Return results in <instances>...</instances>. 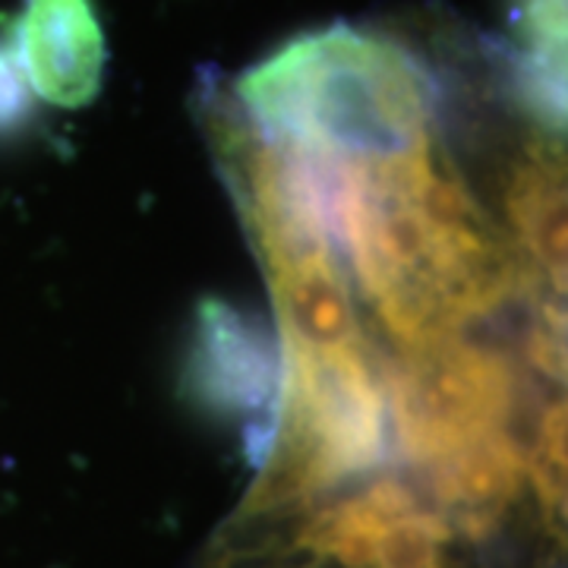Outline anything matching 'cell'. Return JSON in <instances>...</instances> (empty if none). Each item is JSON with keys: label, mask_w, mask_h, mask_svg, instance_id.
Instances as JSON below:
<instances>
[{"label": "cell", "mask_w": 568, "mask_h": 568, "mask_svg": "<svg viewBox=\"0 0 568 568\" xmlns=\"http://www.w3.org/2000/svg\"><path fill=\"white\" fill-rule=\"evenodd\" d=\"M316 162L351 287L392 342L388 351L439 345L508 304L552 297L443 140L392 159Z\"/></svg>", "instance_id": "obj_1"}, {"label": "cell", "mask_w": 568, "mask_h": 568, "mask_svg": "<svg viewBox=\"0 0 568 568\" xmlns=\"http://www.w3.org/2000/svg\"><path fill=\"white\" fill-rule=\"evenodd\" d=\"M227 89L263 133L316 159H392L443 140L429 63L366 26L335 22L284 41Z\"/></svg>", "instance_id": "obj_2"}, {"label": "cell", "mask_w": 568, "mask_h": 568, "mask_svg": "<svg viewBox=\"0 0 568 568\" xmlns=\"http://www.w3.org/2000/svg\"><path fill=\"white\" fill-rule=\"evenodd\" d=\"M203 568H503L398 465L260 515L234 511Z\"/></svg>", "instance_id": "obj_3"}, {"label": "cell", "mask_w": 568, "mask_h": 568, "mask_svg": "<svg viewBox=\"0 0 568 568\" xmlns=\"http://www.w3.org/2000/svg\"><path fill=\"white\" fill-rule=\"evenodd\" d=\"M282 345V342H278ZM379 345H282V388L241 515L294 506L392 465Z\"/></svg>", "instance_id": "obj_4"}, {"label": "cell", "mask_w": 568, "mask_h": 568, "mask_svg": "<svg viewBox=\"0 0 568 568\" xmlns=\"http://www.w3.org/2000/svg\"><path fill=\"white\" fill-rule=\"evenodd\" d=\"M386 392L392 465L420 470L487 433L508 429L528 376L496 345L455 335L417 351H376Z\"/></svg>", "instance_id": "obj_5"}, {"label": "cell", "mask_w": 568, "mask_h": 568, "mask_svg": "<svg viewBox=\"0 0 568 568\" xmlns=\"http://www.w3.org/2000/svg\"><path fill=\"white\" fill-rule=\"evenodd\" d=\"M183 398L219 424L237 426L246 455H263L278 388L282 345L275 325L246 306L205 297L196 306L181 366Z\"/></svg>", "instance_id": "obj_6"}, {"label": "cell", "mask_w": 568, "mask_h": 568, "mask_svg": "<svg viewBox=\"0 0 568 568\" xmlns=\"http://www.w3.org/2000/svg\"><path fill=\"white\" fill-rule=\"evenodd\" d=\"M13 51L44 102L77 111L99 99L108 44L92 0H26Z\"/></svg>", "instance_id": "obj_7"}, {"label": "cell", "mask_w": 568, "mask_h": 568, "mask_svg": "<svg viewBox=\"0 0 568 568\" xmlns=\"http://www.w3.org/2000/svg\"><path fill=\"white\" fill-rule=\"evenodd\" d=\"M503 231L552 297H566V152L534 130L503 178Z\"/></svg>", "instance_id": "obj_8"}, {"label": "cell", "mask_w": 568, "mask_h": 568, "mask_svg": "<svg viewBox=\"0 0 568 568\" xmlns=\"http://www.w3.org/2000/svg\"><path fill=\"white\" fill-rule=\"evenodd\" d=\"M506 92L534 130L566 133V0H511Z\"/></svg>", "instance_id": "obj_9"}, {"label": "cell", "mask_w": 568, "mask_h": 568, "mask_svg": "<svg viewBox=\"0 0 568 568\" xmlns=\"http://www.w3.org/2000/svg\"><path fill=\"white\" fill-rule=\"evenodd\" d=\"M530 480L537 503L556 528L566 530V402L549 398L528 443Z\"/></svg>", "instance_id": "obj_10"}, {"label": "cell", "mask_w": 568, "mask_h": 568, "mask_svg": "<svg viewBox=\"0 0 568 568\" xmlns=\"http://www.w3.org/2000/svg\"><path fill=\"white\" fill-rule=\"evenodd\" d=\"M36 114V92L22 73L10 41H0V136L22 130Z\"/></svg>", "instance_id": "obj_11"}]
</instances>
